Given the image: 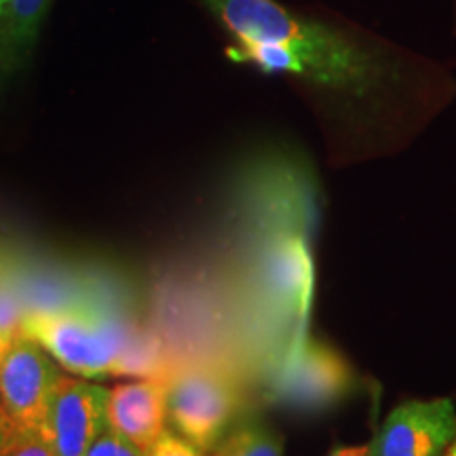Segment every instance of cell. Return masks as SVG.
<instances>
[{"label":"cell","mask_w":456,"mask_h":456,"mask_svg":"<svg viewBox=\"0 0 456 456\" xmlns=\"http://www.w3.org/2000/svg\"><path fill=\"white\" fill-rule=\"evenodd\" d=\"M237 41L277 45L292 60V77L368 95L385 81L383 55L334 26L285 9L275 0H201Z\"/></svg>","instance_id":"1"},{"label":"cell","mask_w":456,"mask_h":456,"mask_svg":"<svg viewBox=\"0 0 456 456\" xmlns=\"http://www.w3.org/2000/svg\"><path fill=\"white\" fill-rule=\"evenodd\" d=\"M20 332L74 376L91 380L125 374L127 346L121 328L98 309L81 305L26 309Z\"/></svg>","instance_id":"2"},{"label":"cell","mask_w":456,"mask_h":456,"mask_svg":"<svg viewBox=\"0 0 456 456\" xmlns=\"http://www.w3.org/2000/svg\"><path fill=\"white\" fill-rule=\"evenodd\" d=\"M243 397L231 374L214 366H186L167 379V419L175 433L203 452L232 429Z\"/></svg>","instance_id":"3"},{"label":"cell","mask_w":456,"mask_h":456,"mask_svg":"<svg viewBox=\"0 0 456 456\" xmlns=\"http://www.w3.org/2000/svg\"><path fill=\"white\" fill-rule=\"evenodd\" d=\"M57 379L49 353L21 332L0 353V416L17 440L41 433Z\"/></svg>","instance_id":"4"},{"label":"cell","mask_w":456,"mask_h":456,"mask_svg":"<svg viewBox=\"0 0 456 456\" xmlns=\"http://www.w3.org/2000/svg\"><path fill=\"white\" fill-rule=\"evenodd\" d=\"M355 383V370L338 351L306 338L281 362L273 379L271 399L298 412H319L349 397Z\"/></svg>","instance_id":"5"},{"label":"cell","mask_w":456,"mask_h":456,"mask_svg":"<svg viewBox=\"0 0 456 456\" xmlns=\"http://www.w3.org/2000/svg\"><path fill=\"white\" fill-rule=\"evenodd\" d=\"M108 389L87 379L61 376L51 393L41 436L55 456H85L106 429Z\"/></svg>","instance_id":"6"},{"label":"cell","mask_w":456,"mask_h":456,"mask_svg":"<svg viewBox=\"0 0 456 456\" xmlns=\"http://www.w3.org/2000/svg\"><path fill=\"white\" fill-rule=\"evenodd\" d=\"M454 437L452 397L408 399L391 410L370 446L372 456H444Z\"/></svg>","instance_id":"7"},{"label":"cell","mask_w":456,"mask_h":456,"mask_svg":"<svg viewBox=\"0 0 456 456\" xmlns=\"http://www.w3.org/2000/svg\"><path fill=\"white\" fill-rule=\"evenodd\" d=\"M167 420V380L144 379L108 389L106 425L146 452Z\"/></svg>","instance_id":"8"},{"label":"cell","mask_w":456,"mask_h":456,"mask_svg":"<svg viewBox=\"0 0 456 456\" xmlns=\"http://www.w3.org/2000/svg\"><path fill=\"white\" fill-rule=\"evenodd\" d=\"M51 0H9L0 17V68L4 72L20 68L37 43L38 30Z\"/></svg>","instance_id":"9"},{"label":"cell","mask_w":456,"mask_h":456,"mask_svg":"<svg viewBox=\"0 0 456 456\" xmlns=\"http://www.w3.org/2000/svg\"><path fill=\"white\" fill-rule=\"evenodd\" d=\"M208 456H283V437L265 420L243 419Z\"/></svg>","instance_id":"10"},{"label":"cell","mask_w":456,"mask_h":456,"mask_svg":"<svg viewBox=\"0 0 456 456\" xmlns=\"http://www.w3.org/2000/svg\"><path fill=\"white\" fill-rule=\"evenodd\" d=\"M85 456H148L146 450H142L125 440L123 436H118L117 431H112L110 427L106 425V429L95 437V442L91 444Z\"/></svg>","instance_id":"11"},{"label":"cell","mask_w":456,"mask_h":456,"mask_svg":"<svg viewBox=\"0 0 456 456\" xmlns=\"http://www.w3.org/2000/svg\"><path fill=\"white\" fill-rule=\"evenodd\" d=\"M148 456H208L201 448L191 444L180 433L165 429L163 436L152 444L151 450L146 452Z\"/></svg>","instance_id":"12"},{"label":"cell","mask_w":456,"mask_h":456,"mask_svg":"<svg viewBox=\"0 0 456 456\" xmlns=\"http://www.w3.org/2000/svg\"><path fill=\"white\" fill-rule=\"evenodd\" d=\"M3 456H55L53 450L49 448V444L45 442L41 433H34V436H26L21 440H17Z\"/></svg>","instance_id":"13"},{"label":"cell","mask_w":456,"mask_h":456,"mask_svg":"<svg viewBox=\"0 0 456 456\" xmlns=\"http://www.w3.org/2000/svg\"><path fill=\"white\" fill-rule=\"evenodd\" d=\"M328 456H372L370 444H359V446H336Z\"/></svg>","instance_id":"14"},{"label":"cell","mask_w":456,"mask_h":456,"mask_svg":"<svg viewBox=\"0 0 456 456\" xmlns=\"http://www.w3.org/2000/svg\"><path fill=\"white\" fill-rule=\"evenodd\" d=\"M21 440V437H20ZM17 442V437L13 436V431L9 429L7 423L3 420V416H0V456H3L7 450L13 446V444Z\"/></svg>","instance_id":"15"},{"label":"cell","mask_w":456,"mask_h":456,"mask_svg":"<svg viewBox=\"0 0 456 456\" xmlns=\"http://www.w3.org/2000/svg\"><path fill=\"white\" fill-rule=\"evenodd\" d=\"M444 456H456V437L452 442H450V446L446 448V452H444Z\"/></svg>","instance_id":"16"},{"label":"cell","mask_w":456,"mask_h":456,"mask_svg":"<svg viewBox=\"0 0 456 456\" xmlns=\"http://www.w3.org/2000/svg\"><path fill=\"white\" fill-rule=\"evenodd\" d=\"M7 3L9 0H0V17H3L4 11H7Z\"/></svg>","instance_id":"17"}]
</instances>
